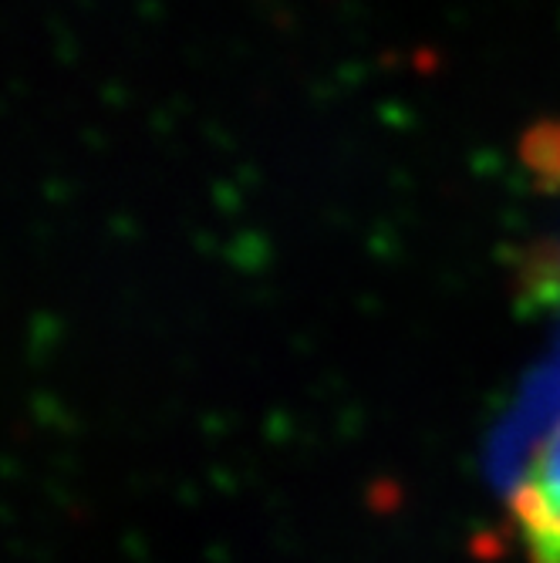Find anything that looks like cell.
I'll return each mask as SVG.
<instances>
[{"mask_svg": "<svg viewBox=\"0 0 560 563\" xmlns=\"http://www.w3.org/2000/svg\"><path fill=\"white\" fill-rule=\"evenodd\" d=\"M510 520L530 563H560V419L527 459L510 496Z\"/></svg>", "mask_w": 560, "mask_h": 563, "instance_id": "1", "label": "cell"}]
</instances>
